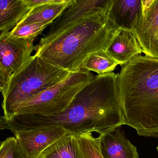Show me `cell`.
I'll use <instances>...</instances> for the list:
<instances>
[{
	"mask_svg": "<svg viewBox=\"0 0 158 158\" xmlns=\"http://www.w3.org/2000/svg\"><path fill=\"white\" fill-rule=\"evenodd\" d=\"M118 74L96 75L74 97L67 108L56 115L19 114L7 119L10 130L62 126L76 134L97 132L99 135L124 125L118 98Z\"/></svg>",
	"mask_w": 158,
	"mask_h": 158,
	"instance_id": "6da1fadb",
	"label": "cell"
},
{
	"mask_svg": "<svg viewBox=\"0 0 158 158\" xmlns=\"http://www.w3.org/2000/svg\"><path fill=\"white\" fill-rule=\"evenodd\" d=\"M124 125L140 136L158 137V58L137 55L121 66L117 78Z\"/></svg>",
	"mask_w": 158,
	"mask_h": 158,
	"instance_id": "7a4b0ae2",
	"label": "cell"
},
{
	"mask_svg": "<svg viewBox=\"0 0 158 158\" xmlns=\"http://www.w3.org/2000/svg\"><path fill=\"white\" fill-rule=\"evenodd\" d=\"M107 13L83 19L47 40H40L35 54L70 72L84 69L87 58L104 50L118 30Z\"/></svg>",
	"mask_w": 158,
	"mask_h": 158,
	"instance_id": "3957f363",
	"label": "cell"
},
{
	"mask_svg": "<svg viewBox=\"0 0 158 158\" xmlns=\"http://www.w3.org/2000/svg\"><path fill=\"white\" fill-rule=\"evenodd\" d=\"M69 73L36 55L31 56L21 69L11 76L2 93V108L6 118L12 117L14 109L22 101L54 86Z\"/></svg>",
	"mask_w": 158,
	"mask_h": 158,
	"instance_id": "277c9868",
	"label": "cell"
},
{
	"mask_svg": "<svg viewBox=\"0 0 158 158\" xmlns=\"http://www.w3.org/2000/svg\"><path fill=\"white\" fill-rule=\"evenodd\" d=\"M94 77L91 71L85 69L70 72L64 80L19 104L12 117L19 114L53 115L62 113Z\"/></svg>",
	"mask_w": 158,
	"mask_h": 158,
	"instance_id": "5b68a950",
	"label": "cell"
},
{
	"mask_svg": "<svg viewBox=\"0 0 158 158\" xmlns=\"http://www.w3.org/2000/svg\"><path fill=\"white\" fill-rule=\"evenodd\" d=\"M111 2L112 0H74L51 24L49 31L41 40L47 41L83 19L107 13Z\"/></svg>",
	"mask_w": 158,
	"mask_h": 158,
	"instance_id": "8992f818",
	"label": "cell"
},
{
	"mask_svg": "<svg viewBox=\"0 0 158 158\" xmlns=\"http://www.w3.org/2000/svg\"><path fill=\"white\" fill-rule=\"evenodd\" d=\"M35 39H22L12 36L10 32L0 33V68L11 77L31 56Z\"/></svg>",
	"mask_w": 158,
	"mask_h": 158,
	"instance_id": "52a82bcc",
	"label": "cell"
},
{
	"mask_svg": "<svg viewBox=\"0 0 158 158\" xmlns=\"http://www.w3.org/2000/svg\"><path fill=\"white\" fill-rule=\"evenodd\" d=\"M67 132L62 126L50 125L13 131L27 158H40L44 151Z\"/></svg>",
	"mask_w": 158,
	"mask_h": 158,
	"instance_id": "ba28073f",
	"label": "cell"
},
{
	"mask_svg": "<svg viewBox=\"0 0 158 158\" xmlns=\"http://www.w3.org/2000/svg\"><path fill=\"white\" fill-rule=\"evenodd\" d=\"M143 14L133 32L142 52L158 58V0L142 1Z\"/></svg>",
	"mask_w": 158,
	"mask_h": 158,
	"instance_id": "9c48e42d",
	"label": "cell"
},
{
	"mask_svg": "<svg viewBox=\"0 0 158 158\" xmlns=\"http://www.w3.org/2000/svg\"><path fill=\"white\" fill-rule=\"evenodd\" d=\"M143 12L142 0H112L107 14L116 28L133 32Z\"/></svg>",
	"mask_w": 158,
	"mask_h": 158,
	"instance_id": "30bf717a",
	"label": "cell"
},
{
	"mask_svg": "<svg viewBox=\"0 0 158 158\" xmlns=\"http://www.w3.org/2000/svg\"><path fill=\"white\" fill-rule=\"evenodd\" d=\"M103 158H139L136 147L126 138L120 127L99 135Z\"/></svg>",
	"mask_w": 158,
	"mask_h": 158,
	"instance_id": "8fae6325",
	"label": "cell"
},
{
	"mask_svg": "<svg viewBox=\"0 0 158 158\" xmlns=\"http://www.w3.org/2000/svg\"><path fill=\"white\" fill-rule=\"evenodd\" d=\"M105 51L121 66L142 52L134 32L123 29L117 31Z\"/></svg>",
	"mask_w": 158,
	"mask_h": 158,
	"instance_id": "7c38bea8",
	"label": "cell"
},
{
	"mask_svg": "<svg viewBox=\"0 0 158 158\" xmlns=\"http://www.w3.org/2000/svg\"><path fill=\"white\" fill-rule=\"evenodd\" d=\"M31 10L26 0H0V32L14 28Z\"/></svg>",
	"mask_w": 158,
	"mask_h": 158,
	"instance_id": "4fadbf2b",
	"label": "cell"
},
{
	"mask_svg": "<svg viewBox=\"0 0 158 158\" xmlns=\"http://www.w3.org/2000/svg\"><path fill=\"white\" fill-rule=\"evenodd\" d=\"M74 2V0H59L56 2L39 6L31 9L19 22L51 25Z\"/></svg>",
	"mask_w": 158,
	"mask_h": 158,
	"instance_id": "5bb4252c",
	"label": "cell"
},
{
	"mask_svg": "<svg viewBox=\"0 0 158 158\" xmlns=\"http://www.w3.org/2000/svg\"><path fill=\"white\" fill-rule=\"evenodd\" d=\"M40 158H81L76 134L67 132L44 150Z\"/></svg>",
	"mask_w": 158,
	"mask_h": 158,
	"instance_id": "9a60e30c",
	"label": "cell"
},
{
	"mask_svg": "<svg viewBox=\"0 0 158 158\" xmlns=\"http://www.w3.org/2000/svg\"><path fill=\"white\" fill-rule=\"evenodd\" d=\"M118 64L104 50L92 54L86 59L85 69L99 74L112 72Z\"/></svg>",
	"mask_w": 158,
	"mask_h": 158,
	"instance_id": "2e32d148",
	"label": "cell"
},
{
	"mask_svg": "<svg viewBox=\"0 0 158 158\" xmlns=\"http://www.w3.org/2000/svg\"><path fill=\"white\" fill-rule=\"evenodd\" d=\"M81 158H103L100 149L99 137L92 132L76 134Z\"/></svg>",
	"mask_w": 158,
	"mask_h": 158,
	"instance_id": "e0dca14e",
	"label": "cell"
},
{
	"mask_svg": "<svg viewBox=\"0 0 158 158\" xmlns=\"http://www.w3.org/2000/svg\"><path fill=\"white\" fill-rule=\"evenodd\" d=\"M49 25L44 23L19 22L10 32V33L13 37L19 39H35L41 34Z\"/></svg>",
	"mask_w": 158,
	"mask_h": 158,
	"instance_id": "ac0fdd59",
	"label": "cell"
},
{
	"mask_svg": "<svg viewBox=\"0 0 158 158\" xmlns=\"http://www.w3.org/2000/svg\"><path fill=\"white\" fill-rule=\"evenodd\" d=\"M0 158H27L22 152L15 137H10L0 143Z\"/></svg>",
	"mask_w": 158,
	"mask_h": 158,
	"instance_id": "d6986e66",
	"label": "cell"
},
{
	"mask_svg": "<svg viewBox=\"0 0 158 158\" xmlns=\"http://www.w3.org/2000/svg\"><path fill=\"white\" fill-rule=\"evenodd\" d=\"M10 78V76L6 74L0 68V92L2 93L6 89Z\"/></svg>",
	"mask_w": 158,
	"mask_h": 158,
	"instance_id": "ffe728a7",
	"label": "cell"
},
{
	"mask_svg": "<svg viewBox=\"0 0 158 158\" xmlns=\"http://www.w3.org/2000/svg\"><path fill=\"white\" fill-rule=\"evenodd\" d=\"M5 129H8L6 119L4 116H0V131Z\"/></svg>",
	"mask_w": 158,
	"mask_h": 158,
	"instance_id": "44dd1931",
	"label": "cell"
},
{
	"mask_svg": "<svg viewBox=\"0 0 158 158\" xmlns=\"http://www.w3.org/2000/svg\"><path fill=\"white\" fill-rule=\"evenodd\" d=\"M157 150L158 151V146L157 147Z\"/></svg>",
	"mask_w": 158,
	"mask_h": 158,
	"instance_id": "7402d4cb",
	"label": "cell"
}]
</instances>
